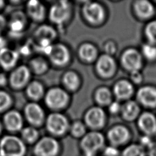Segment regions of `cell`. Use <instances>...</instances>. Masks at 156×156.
<instances>
[{"instance_id":"6da1fadb","label":"cell","mask_w":156,"mask_h":156,"mask_svg":"<svg viewBox=\"0 0 156 156\" xmlns=\"http://www.w3.org/2000/svg\"><path fill=\"white\" fill-rule=\"evenodd\" d=\"M27 152V145L21 137L6 135L0 140V156H26Z\"/></svg>"},{"instance_id":"7a4b0ae2","label":"cell","mask_w":156,"mask_h":156,"mask_svg":"<svg viewBox=\"0 0 156 156\" xmlns=\"http://www.w3.org/2000/svg\"><path fill=\"white\" fill-rule=\"evenodd\" d=\"M62 147L58 141L52 136L40 138L33 147L34 156H60Z\"/></svg>"},{"instance_id":"3957f363","label":"cell","mask_w":156,"mask_h":156,"mask_svg":"<svg viewBox=\"0 0 156 156\" xmlns=\"http://www.w3.org/2000/svg\"><path fill=\"white\" fill-rule=\"evenodd\" d=\"M105 138L104 135L98 132L92 131L87 133L80 140V148L82 153L95 154L104 148Z\"/></svg>"},{"instance_id":"277c9868","label":"cell","mask_w":156,"mask_h":156,"mask_svg":"<svg viewBox=\"0 0 156 156\" xmlns=\"http://www.w3.org/2000/svg\"><path fill=\"white\" fill-rule=\"evenodd\" d=\"M69 127L66 118L58 113L49 115L46 120V128L50 133L55 136L63 135Z\"/></svg>"},{"instance_id":"5b68a950","label":"cell","mask_w":156,"mask_h":156,"mask_svg":"<svg viewBox=\"0 0 156 156\" xmlns=\"http://www.w3.org/2000/svg\"><path fill=\"white\" fill-rule=\"evenodd\" d=\"M110 146L118 148L127 143L130 135L129 129L124 126H115L110 128L107 134Z\"/></svg>"},{"instance_id":"8992f818","label":"cell","mask_w":156,"mask_h":156,"mask_svg":"<svg viewBox=\"0 0 156 156\" xmlns=\"http://www.w3.org/2000/svg\"><path fill=\"white\" fill-rule=\"evenodd\" d=\"M68 101V96L66 91L59 88L49 90L45 98L46 104L52 108H60L64 107Z\"/></svg>"},{"instance_id":"52a82bcc","label":"cell","mask_w":156,"mask_h":156,"mask_svg":"<svg viewBox=\"0 0 156 156\" xmlns=\"http://www.w3.org/2000/svg\"><path fill=\"white\" fill-rule=\"evenodd\" d=\"M70 5L68 1H62L54 4L49 13V17L52 21L56 24H62L69 16Z\"/></svg>"},{"instance_id":"ba28073f","label":"cell","mask_w":156,"mask_h":156,"mask_svg":"<svg viewBox=\"0 0 156 156\" xmlns=\"http://www.w3.org/2000/svg\"><path fill=\"white\" fill-rule=\"evenodd\" d=\"M83 12L85 18L93 24L99 23L104 18V9L97 2H87L83 6Z\"/></svg>"},{"instance_id":"9c48e42d","label":"cell","mask_w":156,"mask_h":156,"mask_svg":"<svg viewBox=\"0 0 156 156\" xmlns=\"http://www.w3.org/2000/svg\"><path fill=\"white\" fill-rule=\"evenodd\" d=\"M121 60L124 66L131 72L138 71L142 65L140 54L133 49L126 50L122 55Z\"/></svg>"},{"instance_id":"30bf717a","label":"cell","mask_w":156,"mask_h":156,"mask_svg":"<svg viewBox=\"0 0 156 156\" xmlns=\"http://www.w3.org/2000/svg\"><path fill=\"white\" fill-rule=\"evenodd\" d=\"M85 119L88 127L93 129H99L105 124V113L102 108L93 107L87 112Z\"/></svg>"},{"instance_id":"8fae6325","label":"cell","mask_w":156,"mask_h":156,"mask_svg":"<svg viewBox=\"0 0 156 156\" xmlns=\"http://www.w3.org/2000/svg\"><path fill=\"white\" fill-rule=\"evenodd\" d=\"M51 61L58 65L66 64L69 60V52L67 48L62 44L52 45L48 54Z\"/></svg>"},{"instance_id":"7c38bea8","label":"cell","mask_w":156,"mask_h":156,"mask_svg":"<svg viewBox=\"0 0 156 156\" xmlns=\"http://www.w3.org/2000/svg\"><path fill=\"white\" fill-rule=\"evenodd\" d=\"M25 115L29 122L34 126L41 125L44 119L43 110L36 103H30L26 106Z\"/></svg>"},{"instance_id":"4fadbf2b","label":"cell","mask_w":156,"mask_h":156,"mask_svg":"<svg viewBox=\"0 0 156 156\" xmlns=\"http://www.w3.org/2000/svg\"><path fill=\"white\" fill-rule=\"evenodd\" d=\"M138 124L146 136L150 137L156 133V119L152 113H143L138 119Z\"/></svg>"},{"instance_id":"5bb4252c","label":"cell","mask_w":156,"mask_h":156,"mask_svg":"<svg viewBox=\"0 0 156 156\" xmlns=\"http://www.w3.org/2000/svg\"><path fill=\"white\" fill-rule=\"evenodd\" d=\"M29 77L30 71L29 68L24 65H21L15 69L10 75V84L16 88L23 87L27 82Z\"/></svg>"},{"instance_id":"9a60e30c","label":"cell","mask_w":156,"mask_h":156,"mask_svg":"<svg viewBox=\"0 0 156 156\" xmlns=\"http://www.w3.org/2000/svg\"><path fill=\"white\" fill-rule=\"evenodd\" d=\"M4 122L5 127L10 132H15L22 130L23 118L17 111L12 110L7 113L4 117Z\"/></svg>"},{"instance_id":"2e32d148","label":"cell","mask_w":156,"mask_h":156,"mask_svg":"<svg viewBox=\"0 0 156 156\" xmlns=\"http://www.w3.org/2000/svg\"><path fill=\"white\" fill-rule=\"evenodd\" d=\"M98 73L104 77H109L115 71V63L113 58L108 54L101 55L96 63Z\"/></svg>"},{"instance_id":"e0dca14e","label":"cell","mask_w":156,"mask_h":156,"mask_svg":"<svg viewBox=\"0 0 156 156\" xmlns=\"http://www.w3.org/2000/svg\"><path fill=\"white\" fill-rule=\"evenodd\" d=\"M137 98L144 105L154 107L156 105V89L151 87H142L138 91Z\"/></svg>"},{"instance_id":"ac0fdd59","label":"cell","mask_w":156,"mask_h":156,"mask_svg":"<svg viewBox=\"0 0 156 156\" xmlns=\"http://www.w3.org/2000/svg\"><path fill=\"white\" fill-rule=\"evenodd\" d=\"M18 57V53L14 50L6 48L0 50V64L6 69L13 67Z\"/></svg>"},{"instance_id":"d6986e66","label":"cell","mask_w":156,"mask_h":156,"mask_svg":"<svg viewBox=\"0 0 156 156\" xmlns=\"http://www.w3.org/2000/svg\"><path fill=\"white\" fill-rule=\"evenodd\" d=\"M114 93L119 99H126L130 96L133 93L132 84L127 80H120L114 87Z\"/></svg>"},{"instance_id":"ffe728a7","label":"cell","mask_w":156,"mask_h":156,"mask_svg":"<svg viewBox=\"0 0 156 156\" xmlns=\"http://www.w3.org/2000/svg\"><path fill=\"white\" fill-rule=\"evenodd\" d=\"M29 15L35 20H41L45 15L44 7L37 1H30L27 5Z\"/></svg>"},{"instance_id":"44dd1931","label":"cell","mask_w":156,"mask_h":156,"mask_svg":"<svg viewBox=\"0 0 156 156\" xmlns=\"http://www.w3.org/2000/svg\"><path fill=\"white\" fill-rule=\"evenodd\" d=\"M56 35L55 31L53 28L49 26L43 25L40 26L35 32V36L37 40L41 42H50L55 38Z\"/></svg>"},{"instance_id":"7402d4cb","label":"cell","mask_w":156,"mask_h":156,"mask_svg":"<svg viewBox=\"0 0 156 156\" xmlns=\"http://www.w3.org/2000/svg\"><path fill=\"white\" fill-rule=\"evenodd\" d=\"M134 7L138 15L141 18H148L154 13V7L147 1L141 0L136 1Z\"/></svg>"},{"instance_id":"603a6c76","label":"cell","mask_w":156,"mask_h":156,"mask_svg":"<svg viewBox=\"0 0 156 156\" xmlns=\"http://www.w3.org/2000/svg\"><path fill=\"white\" fill-rule=\"evenodd\" d=\"M21 138L27 144H35L39 140V133L34 127H27L21 130Z\"/></svg>"},{"instance_id":"cb8c5ba5","label":"cell","mask_w":156,"mask_h":156,"mask_svg":"<svg viewBox=\"0 0 156 156\" xmlns=\"http://www.w3.org/2000/svg\"><path fill=\"white\" fill-rule=\"evenodd\" d=\"M138 112V105L135 101H133L127 102L122 107V116L126 119L128 121H132L137 116Z\"/></svg>"},{"instance_id":"d4e9b609","label":"cell","mask_w":156,"mask_h":156,"mask_svg":"<svg viewBox=\"0 0 156 156\" xmlns=\"http://www.w3.org/2000/svg\"><path fill=\"white\" fill-rule=\"evenodd\" d=\"M120 156H147L146 149L140 144H130L122 150Z\"/></svg>"},{"instance_id":"484cf974","label":"cell","mask_w":156,"mask_h":156,"mask_svg":"<svg viewBox=\"0 0 156 156\" xmlns=\"http://www.w3.org/2000/svg\"><path fill=\"white\" fill-rule=\"evenodd\" d=\"M79 55L80 57L87 62L93 60L97 55L96 48L90 43L82 44L79 49Z\"/></svg>"},{"instance_id":"4316f807","label":"cell","mask_w":156,"mask_h":156,"mask_svg":"<svg viewBox=\"0 0 156 156\" xmlns=\"http://www.w3.org/2000/svg\"><path fill=\"white\" fill-rule=\"evenodd\" d=\"M25 18L22 13H16L13 15L10 23V29L14 34H18L22 31L25 26Z\"/></svg>"},{"instance_id":"83f0119b","label":"cell","mask_w":156,"mask_h":156,"mask_svg":"<svg viewBox=\"0 0 156 156\" xmlns=\"http://www.w3.org/2000/svg\"><path fill=\"white\" fill-rule=\"evenodd\" d=\"M44 90L42 85L38 82H31L27 88V93L30 98L34 99H40L43 94Z\"/></svg>"},{"instance_id":"f1b7e54d","label":"cell","mask_w":156,"mask_h":156,"mask_svg":"<svg viewBox=\"0 0 156 156\" xmlns=\"http://www.w3.org/2000/svg\"><path fill=\"white\" fill-rule=\"evenodd\" d=\"M63 82L66 87L71 90L76 89L79 85L78 76L74 72H67L63 77Z\"/></svg>"},{"instance_id":"f546056e","label":"cell","mask_w":156,"mask_h":156,"mask_svg":"<svg viewBox=\"0 0 156 156\" xmlns=\"http://www.w3.org/2000/svg\"><path fill=\"white\" fill-rule=\"evenodd\" d=\"M95 97L98 103L102 105H106L110 102L111 93L108 88L102 87L98 90Z\"/></svg>"},{"instance_id":"4dcf8cb0","label":"cell","mask_w":156,"mask_h":156,"mask_svg":"<svg viewBox=\"0 0 156 156\" xmlns=\"http://www.w3.org/2000/svg\"><path fill=\"white\" fill-rule=\"evenodd\" d=\"M30 63L32 70L37 74L43 73L48 68L47 63L42 58H35L30 61Z\"/></svg>"},{"instance_id":"1f68e13d","label":"cell","mask_w":156,"mask_h":156,"mask_svg":"<svg viewBox=\"0 0 156 156\" xmlns=\"http://www.w3.org/2000/svg\"><path fill=\"white\" fill-rule=\"evenodd\" d=\"M70 132L72 136L76 138H82L87 133L85 126L80 121H76L71 125Z\"/></svg>"},{"instance_id":"d6a6232c","label":"cell","mask_w":156,"mask_h":156,"mask_svg":"<svg viewBox=\"0 0 156 156\" xmlns=\"http://www.w3.org/2000/svg\"><path fill=\"white\" fill-rule=\"evenodd\" d=\"M145 32L149 41L153 43H156V21L149 23L146 27Z\"/></svg>"},{"instance_id":"836d02e7","label":"cell","mask_w":156,"mask_h":156,"mask_svg":"<svg viewBox=\"0 0 156 156\" xmlns=\"http://www.w3.org/2000/svg\"><path fill=\"white\" fill-rule=\"evenodd\" d=\"M142 51L144 55L149 60H152L156 58V47L152 44H144L143 46Z\"/></svg>"},{"instance_id":"e575fe53","label":"cell","mask_w":156,"mask_h":156,"mask_svg":"<svg viewBox=\"0 0 156 156\" xmlns=\"http://www.w3.org/2000/svg\"><path fill=\"white\" fill-rule=\"evenodd\" d=\"M11 104V98L8 93L0 91V112L5 110Z\"/></svg>"},{"instance_id":"d590c367","label":"cell","mask_w":156,"mask_h":156,"mask_svg":"<svg viewBox=\"0 0 156 156\" xmlns=\"http://www.w3.org/2000/svg\"><path fill=\"white\" fill-rule=\"evenodd\" d=\"M120 154L121 153L117 147L110 145L104 147L103 149L104 156H120Z\"/></svg>"},{"instance_id":"8d00e7d4","label":"cell","mask_w":156,"mask_h":156,"mask_svg":"<svg viewBox=\"0 0 156 156\" xmlns=\"http://www.w3.org/2000/svg\"><path fill=\"white\" fill-rule=\"evenodd\" d=\"M146 151L147 156H156V142L152 141L146 147Z\"/></svg>"},{"instance_id":"74e56055","label":"cell","mask_w":156,"mask_h":156,"mask_svg":"<svg viewBox=\"0 0 156 156\" xmlns=\"http://www.w3.org/2000/svg\"><path fill=\"white\" fill-rule=\"evenodd\" d=\"M120 107H121V106L118 102H112V104H110V107H109V110L111 113H116L119 110Z\"/></svg>"},{"instance_id":"f35d334b","label":"cell","mask_w":156,"mask_h":156,"mask_svg":"<svg viewBox=\"0 0 156 156\" xmlns=\"http://www.w3.org/2000/svg\"><path fill=\"white\" fill-rule=\"evenodd\" d=\"M131 77H132V80H133L135 82H136V83L140 82L141 80V79H142L141 75V74L139 73L138 71L132 72Z\"/></svg>"},{"instance_id":"ab89813d","label":"cell","mask_w":156,"mask_h":156,"mask_svg":"<svg viewBox=\"0 0 156 156\" xmlns=\"http://www.w3.org/2000/svg\"><path fill=\"white\" fill-rule=\"evenodd\" d=\"M106 51L108 52V53H112L115 52V44L113 43H108L106 45Z\"/></svg>"},{"instance_id":"60d3db41","label":"cell","mask_w":156,"mask_h":156,"mask_svg":"<svg viewBox=\"0 0 156 156\" xmlns=\"http://www.w3.org/2000/svg\"><path fill=\"white\" fill-rule=\"evenodd\" d=\"M5 25V20L4 17L0 15V32L2 30Z\"/></svg>"},{"instance_id":"b9f144b4","label":"cell","mask_w":156,"mask_h":156,"mask_svg":"<svg viewBox=\"0 0 156 156\" xmlns=\"http://www.w3.org/2000/svg\"><path fill=\"white\" fill-rule=\"evenodd\" d=\"M7 82V79L5 76L2 74V73H0V85L2 86L4 85Z\"/></svg>"},{"instance_id":"7bdbcfd3","label":"cell","mask_w":156,"mask_h":156,"mask_svg":"<svg viewBox=\"0 0 156 156\" xmlns=\"http://www.w3.org/2000/svg\"><path fill=\"white\" fill-rule=\"evenodd\" d=\"M5 44H6L5 40L3 37L0 36V50L5 48Z\"/></svg>"},{"instance_id":"ee69618b","label":"cell","mask_w":156,"mask_h":156,"mask_svg":"<svg viewBox=\"0 0 156 156\" xmlns=\"http://www.w3.org/2000/svg\"><path fill=\"white\" fill-rule=\"evenodd\" d=\"M81 156H97V155L95 154H85V153H82Z\"/></svg>"},{"instance_id":"f6af8a7d","label":"cell","mask_w":156,"mask_h":156,"mask_svg":"<svg viewBox=\"0 0 156 156\" xmlns=\"http://www.w3.org/2000/svg\"><path fill=\"white\" fill-rule=\"evenodd\" d=\"M3 5H4V1L0 0V8H1Z\"/></svg>"},{"instance_id":"bcb514c9","label":"cell","mask_w":156,"mask_h":156,"mask_svg":"<svg viewBox=\"0 0 156 156\" xmlns=\"http://www.w3.org/2000/svg\"><path fill=\"white\" fill-rule=\"evenodd\" d=\"M2 124H1V123L0 122V134L2 132Z\"/></svg>"}]
</instances>
